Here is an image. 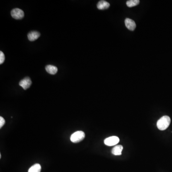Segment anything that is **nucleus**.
<instances>
[{
	"mask_svg": "<svg viewBox=\"0 0 172 172\" xmlns=\"http://www.w3.org/2000/svg\"><path fill=\"white\" fill-rule=\"evenodd\" d=\"M40 34L37 31H32L28 34V38L29 41H34L40 37Z\"/></svg>",
	"mask_w": 172,
	"mask_h": 172,
	"instance_id": "7",
	"label": "nucleus"
},
{
	"mask_svg": "<svg viewBox=\"0 0 172 172\" xmlns=\"http://www.w3.org/2000/svg\"><path fill=\"white\" fill-rule=\"evenodd\" d=\"M123 150V147L121 145H117L112 149L111 152L113 155H122V151Z\"/></svg>",
	"mask_w": 172,
	"mask_h": 172,
	"instance_id": "10",
	"label": "nucleus"
},
{
	"mask_svg": "<svg viewBox=\"0 0 172 172\" xmlns=\"http://www.w3.org/2000/svg\"><path fill=\"white\" fill-rule=\"evenodd\" d=\"M41 170V166L38 164H36L29 168L28 172H40Z\"/></svg>",
	"mask_w": 172,
	"mask_h": 172,
	"instance_id": "11",
	"label": "nucleus"
},
{
	"mask_svg": "<svg viewBox=\"0 0 172 172\" xmlns=\"http://www.w3.org/2000/svg\"><path fill=\"white\" fill-rule=\"evenodd\" d=\"M11 14L12 17L15 19H21L24 15V11L19 8H15L12 10Z\"/></svg>",
	"mask_w": 172,
	"mask_h": 172,
	"instance_id": "3",
	"label": "nucleus"
},
{
	"mask_svg": "<svg viewBox=\"0 0 172 172\" xmlns=\"http://www.w3.org/2000/svg\"><path fill=\"white\" fill-rule=\"evenodd\" d=\"M110 4L108 2L105 1H100L97 4V8L99 10H105L108 9Z\"/></svg>",
	"mask_w": 172,
	"mask_h": 172,
	"instance_id": "8",
	"label": "nucleus"
},
{
	"mask_svg": "<svg viewBox=\"0 0 172 172\" xmlns=\"http://www.w3.org/2000/svg\"><path fill=\"white\" fill-rule=\"evenodd\" d=\"M45 70L48 73H49L51 75L56 74L57 73V67L53 66V65H48L45 66Z\"/></svg>",
	"mask_w": 172,
	"mask_h": 172,
	"instance_id": "9",
	"label": "nucleus"
},
{
	"mask_svg": "<svg viewBox=\"0 0 172 172\" xmlns=\"http://www.w3.org/2000/svg\"><path fill=\"white\" fill-rule=\"evenodd\" d=\"M140 3V1L139 0H130L128 1L126 3L127 6L129 7H132L137 6Z\"/></svg>",
	"mask_w": 172,
	"mask_h": 172,
	"instance_id": "12",
	"label": "nucleus"
},
{
	"mask_svg": "<svg viewBox=\"0 0 172 172\" xmlns=\"http://www.w3.org/2000/svg\"><path fill=\"white\" fill-rule=\"evenodd\" d=\"M85 133L82 131H76L70 137V140L74 143H78L82 141L85 138Z\"/></svg>",
	"mask_w": 172,
	"mask_h": 172,
	"instance_id": "2",
	"label": "nucleus"
},
{
	"mask_svg": "<svg viewBox=\"0 0 172 172\" xmlns=\"http://www.w3.org/2000/svg\"><path fill=\"white\" fill-rule=\"evenodd\" d=\"M6 123V121L2 117H0V128H1Z\"/></svg>",
	"mask_w": 172,
	"mask_h": 172,
	"instance_id": "14",
	"label": "nucleus"
},
{
	"mask_svg": "<svg viewBox=\"0 0 172 172\" xmlns=\"http://www.w3.org/2000/svg\"><path fill=\"white\" fill-rule=\"evenodd\" d=\"M31 84H32V81L31 80L30 78H29L28 77L25 78L23 80L20 81L19 82V85L21 87H23V89L24 90H27V89L29 88Z\"/></svg>",
	"mask_w": 172,
	"mask_h": 172,
	"instance_id": "5",
	"label": "nucleus"
},
{
	"mask_svg": "<svg viewBox=\"0 0 172 172\" xmlns=\"http://www.w3.org/2000/svg\"><path fill=\"white\" fill-rule=\"evenodd\" d=\"M171 123V119L168 116H164L161 118L157 122V127L159 130L164 131L166 130Z\"/></svg>",
	"mask_w": 172,
	"mask_h": 172,
	"instance_id": "1",
	"label": "nucleus"
},
{
	"mask_svg": "<svg viewBox=\"0 0 172 172\" xmlns=\"http://www.w3.org/2000/svg\"><path fill=\"white\" fill-rule=\"evenodd\" d=\"M120 142V139L117 136L110 137L105 139L104 143L105 145L109 146L115 145L118 144Z\"/></svg>",
	"mask_w": 172,
	"mask_h": 172,
	"instance_id": "4",
	"label": "nucleus"
},
{
	"mask_svg": "<svg viewBox=\"0 0 172 172\" xmlns=\"http://www.w3.org/2000/svg\"><path fill=\"white\" fill-rule=\"evenodd\" d=\"M5 60V56L3 52H0V64H2Z\"/></svg>",
	"mask_w": 172,
	"mask_h": 172,
	"instance_id": "13",
	"label": "nucleus"
},
{
	"mask_svg": "<svg viewBox=\"0 0 172 172\" xmlns=\"http://www.w3.org/2000/svg\"><path fill=\"white\" fill-rule=\"evenodd\" d=\"M125 24L126 27L131 31H134L136 27L134 21L131 19L126 18L125 20Z\"/></svg>",
	"mask_w": 172,
	"mask_h": 172,
	"instance_id": "6",
	"label": "nucleus"
}]
</instances>
